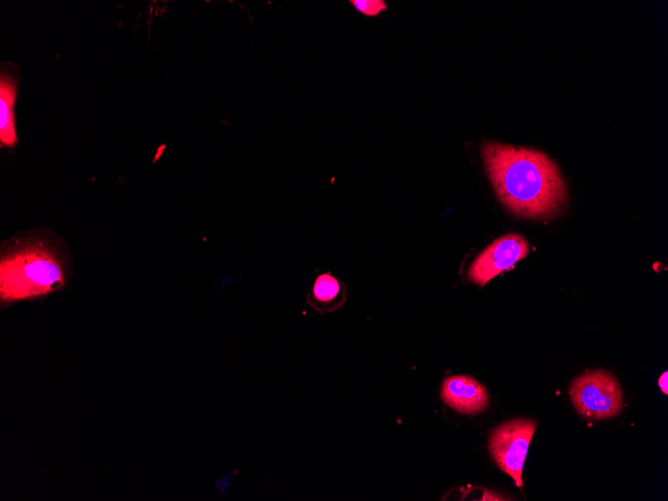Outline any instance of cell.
<instances>
[{
  "instance_id": "cell-8",
  "label": "cell",
  "mask_w": 668,
  "mask_h": 501,
  "mask_svg": "<svg viewBox=\"0 0 668 501\" xmlns=\"http://www.w3.org/2000/svg\"><path fill=\"white\" fill-rule=\"evenodd\" d=\"M344 300L345 288L333 275L322 273L316 277L312 294L308 297L309 304L326 312L335 310L343 304Z\"/></svg>"
},
{
  "instance_id": "cell-3",
  "label": "cell",
  "mask_w": 668,
  "mask_h": 501,
  "mask_svg": "<svg viewBox=\"0 0 668 501\" xmlns=\"http://www.w3.org/2000/svg\"><path fill=\"white\" fill-rule=\"evenodd\" d=\"M577 412L588 420L618 415L623 407L621 386L609 371H587L572 382L569 390Z\"/></svg>"
},
{
  "instance_id": "cell-4",
  "label": "cell",
  "mask_w": 668,
  "mask_h": 501,
  "mask_svg": "<svg viewBox=\"0 0 668 501\" xmlns=\"http://www.w3.org/2000/svg\"><path fill=\"white\" fill-rule=\"evenodd\" d=\"M537 424L531 419H514L495 428L489 437V450L497 466L522 487V470Z\"/></svg>"
},
{
  "instance_id": "cell-6",
  "label": "cell",
  "mask_w": 668,
  "mask_h": 501,
  "mask_svg": "<svg viewBox=\"0 0 668 501\" xmlns=\"http://www.w3.org/2000/svg\"><path fill=\"white\" fill-rule=\"evenodd\" d=\"M441 397L446 405L464 414H477L488 405L486 388L470 376H452L444 380Z\"/></svg>"
},
{
  "instance_id": "cell-9",
  "label": "cell",
  "mask_w": 668,
  "mask_h": 501,
  "mask_svg": "<svg viewBox=\"0 0 668 501\" xmlns=\"http://www.w3.org/2000/svg\"><path fill=\"white\" fill-rule=\"evenodd\" d=\"M352 5L362 14L375 16L387 8L381 0H352Z\"/></svg>"
},
{
  "instance_id": "cell-2",
  "label": "cell",
  "mask_w": 668,
  "mask_h": 501,
  "mask_svg": "<svg viewBox=\"0 0 668 501\" xmlns=\"http://www.w3.org/2000/svg\"><path fill=\"white\" fill-rule=\"evenodd\" d=\"M71 257L48 230L16 235L1 245L0 301L4 305L45 297L64 288Z\"/></svg>"
},
{
  "instance_id": "cell-5",
  "label": "cell",
  "mask_w": 668,
  "mask_h": 501,
  "mask_svg": "<svg viewBox=\"0 0 668 501\" xmlns=\"http://www.w3.org/2000/svg\"><path fill=\"white\" fill-rule=\"evenodd\" d=\"M528 253L527 241L518 234H506L486 247L473 261L468 278L481 286L510 269Z\"/></svg>"
},
{
  "instance_id": "cell-7",
  "label": "cell",
  "mask_w": 668,
  "mask_h": 501,
  "mask_svg": "<svg viewBox=\"0 0 668 501\" xmlns=\"http://www.w3.org/2000/svg\"><path fill=\"white\" fill-rule=\"evenodd\" d=\"M17 96V80L8 70L0 75V143L12 148L17 143L14 105Z\"/></svg>"
},
{
  "instance_id": "cell-1",
  "label": "cell",
  "mask_w": 668,
  "mask_h": 501,
  "mask_svg": "<svg viewBox=\"0 0 668 501\" xmlns=\"http://www.w3.org/2000/svg\"><path fill=\"white\" fill-rule=\"evenodd\" d=\"M490 181L503 205L526 218L556 216L567 200L557 165L544 153L487 141L481 147Z\"/></svg>"
},
{
  "instance_id": "cell-10",
  "label": "cell",
  "mask_w": 668,
  "mask_h": 501,
  "mask_svg": "<svg viewBox=\"0 0 668 501\" xmlns=\"http://www.w3.org/2000/svg\"><path fill=\"white\" fill-rule=\"evenodd\" d=\"M658 385L664 394L668 393V373L665 371L658 379Z\"/></svg>"
}]
</instances>
